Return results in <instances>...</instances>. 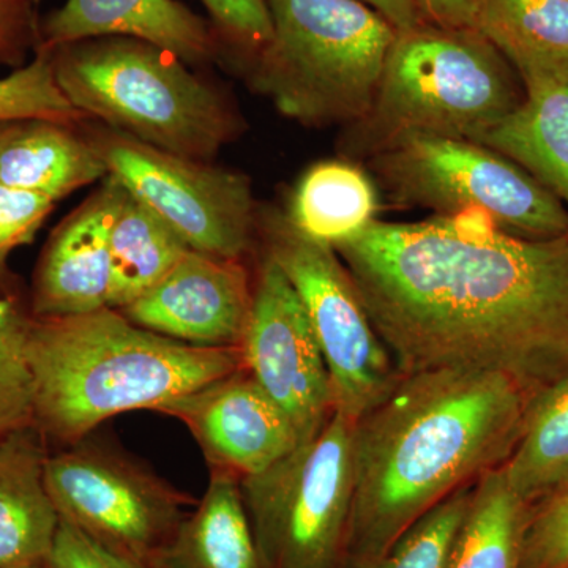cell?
<instances>
[{
  "mask_svg": "<svg viewBox=\"0 0 568 568\" xmlns=\"http://www.w3.org/2000/svg\"><path fill=\"white\" fill-rule=\"evenodd\" d=\"M426 22L452 29H476L477 0H413Z\"/></svg>",
  "mask_w": 568,
  "mask_h": 568,
  "instance_id": "obj_34",
  "label": "cell"
},
{
  "mask_svg": "<svg viewBox=\"0 0 568 568\" xmlns=\"http://www.w3.org/2000/svg\"><path fill=\"white\" fill-rule=\"evenodd\" d=\"M51 51L70 103L114 132L207 163L237 132V118L222 97L156 44L103 37Z\"/></svg>",
  "mask_w": 568,
  "mask_h": 568,
  "instance_id": "obj_5",
  "label": "cell"
},
{
  "mask_svg": "<svg viewBox=\"0 0 568 568\" xmlns=\"http://www.w3.org/2000/svg\"><path fill=\"white\" fill-rule=\"evenodd\" d=\"M525 100L517 71L477 29L424 22L398 31L375 102L346 149L375 156L416 136L480 141Z\"/></svg>",
  "mask_w": 568,
  "mask_h": 568,
  "instance_id": "obj_4",
  "label": "cell"
},
{
  "mask_svg": "<svg viewBox=\"0 0 568 568\" xmlns=\"http://www.w3.org/2000/svg\"><path fill=\"white\" fill-rule=\"evenodd\" d=\"M521 568H568V481L530 507Z\"/></svg>",
  "mask_w": 568,
  "mask_h": 568,
  "instance_id": "obj_29",
  "label": "cell"
},
{
  "mask_svg": "<svg viewBox=\"0 0 568 568\" xmlns=\"http://www.w3.org/2000/svg\"><path fill=\"white\" fill-rule=\"evenodd\" d=\"M474 485L458 489L437 504L396 538L379 558L349 568H447Z\"/></svg>",
  "mask_w": 568,
  "mask_h": 568,
  "instance_id": "obj_28",
  "label": "cell"
},
{
  "mask_svg": "<svg viewBox=\"0 0 568 568\" xmlns=\"http://www.w3.org/2000/svg\"><path fill=\"white\" fill-rule=\"evenodd\" d=\"M190 429L213 470L260 476L302 440L286 413L242 366L164 410Z\"/></svg>",
  "mask_w": 568,
  "mask_h": 568,
  "instance_id": "obj_14",
  "label": "cell"
},
{
  "mask_svg": "<svg viewBox=\"0 0 568 568\" xmlns=\"http://www.w3.org/2000/svg\"><path fill=\"white\" fill-rule=\"evenodd\" d=\"M47 566L48 568H133L132 564L111 555L62 519Z\"/></svg>",
  "mask_w": 568,
  "mask_h": 568,
  "instance_id": "obj_33",
  "label": "cell"
},
{
  "mask_svg": "<svg viewBox=\"0 0 568 568\" xmlns=\"http://www.w3.org/2000/svg\"><path fill=\"white\" fill-rule=\"evenodd\" d=\"M253 295L241 261L189 250L152 290L119 312L183 345L239 349Z\"/></svg>",
  "mask_w": 568,
  "mask_h": 568,
  "instance_id": "obj_13",
  "label": "cell"
},
{
  "mask_svg": "<svg viewBox=\"0 0 568 568\" xmlns=\"http://www.w3.org/2000/svg\"><path fill=\"white\" fill-rule=\"evenodd\" d=\"M28 351L36 426L71 446L108 418L140 409L164 414L242 368L239 349L183 345L112 308L32 316Z\"/></svg>",
  "mask_w": 568,
  "mask_h": 568,
  "instance_id": "obj_3",
  "label": "cell"
},
{
  "mask_svg": "<svg viewBox=\"0 0 568 568\" xmlns=\"http://www.w3.org/2000/svg\"><path fill=\"white\" fill-rule=\"evenodd\" d=\"M47 458L36 425L0 439V568L50 558L61 517L44 480Z\"/></svg>",
  "mask_w": 568,
  "mask_h": 568,
  "instance_id": "obj_17",
  "label": "cell"
},
{
  "mask_svg": "<svg viewBox=\"0 0 568 568\" xmlns=\"http://www.w3.org/2000/svg\"><path fill=\"white\" fill-rule=\"evenodd\" d=\"M528 403L500 373L403 375L354 422L353 507L339 568L379 558L437 504L506 465Z\"/></svg>",
  "mask_w": 568,
  "mask_h": 568,
  "instance_id": "obj_2",
  "label": "cell"
},
{
  "mask_svg": "<svg viewBox=\"0 0 568 568\" xmlns=\"http://www.w3.org/2000/svg\"><path fill=\"white\" fill-rule=\"evenodd\" d=\"M379 11L396 31H409L426 22L413 0H362Z\"/></svg>",
  "mask_w": 568,
  "mask_h": 568,
  "instance_id": "obj_35",
  "label": "cell"
},
{
  "mask_svg": "<svg viewBox=\"0 0 568 568\" xmlns=\"http://www.w3.org/2000/svg\"><path fill=\"white\" fill-rule=\"evenodd\" d=\"M132 566H133V564H132ZM133 568H148V567L133 566Z\"/></svg>",
  "mask_w": 568,
  "mask_h": 568,
  "instance_id": "obj_38",
  "label": "cell"
},
{
  "mask_svg": "<svg viewBox=\"0 0 568 568\" xmlns=\"http://www.w3.org/2000/svg\"><path fill=\"white\" fill-rule=\"evenodd\" d=\"M129 192L108 175L51 234L37 265L32 316L65 317L108 308L111 231Z\"/></svg>",
  "mask_w": 568,
  "mask_h": 568,
  "instance_id": "obj_15",
  "label": "cell"
},
{
  "mask_svg": "<svg viewBox=\"0 0 568 568\" xmlns=\"http://www.w3.org/2000/svg\"><path fill=\"white\" fill-rule=\"evenodd\" d=\"M220 40L239 50H263L274 37L267 0H201Z\"/></svg>",
  "mask_w": 568,
  "mask_h": 568,
  "instance_id": "obj_30",
  "label": "cell"
},
{
  "mask_svg": "<svg viewBox=\"0 0 568 568\" xmlns=\"http://www.w3.org/2000/svg\"><path fill=\"white\" fill-rule=\"evenodd\" d=\"M503 470L530 507L567 484L568 376L529 399L521 436Z\"/></svg>",
  "mask_w": 568,
  "mask_h": 568,
  "instance_id": "obj_24",
  "label": "cell"
},
{
  "mask_svg": "<svg viewBox=\"0 0 568 568\" xmlns=\"http://www.w3.org/2000/svg\"><path fill=\"white\" fill-rule=\"evenodd\" d=\"M54 204L41 194L0 183V267L14 248L31 244Z\"/></svg>",
  "mask_w": 568,
  "mask_h": 568,
  "instance_id": "obj_31",
  "label": "cell"
},
{
  "mask_svg": "<svg viewBox=\"0 0 568 568\" xmlns=\"http://www.w3.org/2000/svg\"><path fill=\"white\" fill-rule=\"evenodd\" d=\"M11 125H13V123H0V144H2L7 134H9Z\"/></svg>",
  "mask_w": 568,
  "mask_h": 568,
  "instance_id": "obj_36",
  "label": "cell"
},
{
  "mask_svg": "<svg viewBox=\"0 0 568 568\" xmlns=\"http://www.w3.org/2000/svg\"><path fill=\"white\" fill-rule=\"evenodd\" d=\"M274 37L253 82L305 125L353 123L375 102L396 29L362 0H267Z\"/></svg>",
  "mask_w": 568,
  "mask_h": 568,
  "instance_id": "obj_6",
  "label": "cell"
},
{
  "mask_svg": "<svg viewBox=\"0 0 568 568\" xmlns=\"http://www.w3.org/2000/svg\"><path fill=\"white\" fill-rule=\"evenodd\" d=\"M402 375L476 369L532 398L568 376V235L478 215L373 222L334 246Z\"/></svg>",
  "mask_w": 568,
  "mask_h": 568,
  "instance_id": "obj_1",
  "label": "cell"
},
{
  "mask_svg": "<svg viewBox=\"0 0 568 568\" xmlns=\"http://www.w3.org/2000/svg\"><path fill=\"white\" fill-rule=\"evenodd\" d=\"M267 234V256L293 284L312 323L331 376L335 413L357 422L403 375L338 253L298 234L286 216H274Z\"/></svg>",
  "mask_w": 568,
  "mask_h": 568,
  "instance_id": "obj_9",
  "label": "cell"
},
{
  "mask_svg": "<svg viewBox=\"0 0 568 568\" xmlns=\"http://www.w3.org/2000/svg\"><path fill=\"white\" fill-rule=\"evenodd\" d=\"M377 209L375 185L361 168L323 162L298 182L286 220L298 234L334 248L376 222Z\"/></svg>",
  "mask_w": 568,
  "mask_h": 568,
  "instance_id": "obj_22",
  "label": "cell"
},
{
  "mask_svg": "<svg viewBox=\"0 0 568 568\" xmlns=\"http://www.w3.org/2000/svg\"><path fill=\"white\" fill-rule=\"evenodd\" d=\"M388 192L444 216L478 215L508 235H568V211L514 160L476 141L416 136L372 156Z\"/></svg>",
  "mask_w": 568,
  "mask_h": 568,
  "instance_id": "obj_7",
  "label": "cell"
},
{
  "mask_svg": "<svg viewBox=\"0 0 568 568\" xmlns=\"http://www.w3.org/2000/svg\"><path fill=\"white\" fill-rule=\"evenodd\" d=\"M44 480L62 521L133 566L162 567L185 497L112 448L88 443L50 457Z\"/></svg>",
  "mask_w": 568,
  "mask_h": 568,
  "instance_id": "obj_10",
  "label": "cell"
},
{
  "mask_svg": "<svg viewBox=\"0 0 568 568\" xmlns=\"http://www.w3.org/2000/svg\"><path fill=\"white\" fill-rule=\"evenodd\" d=\"M476 29L521 82L568 70V0H477Z\"/></svg>",
  "mask_w": 568,
  "mask_h": 568,
  "instance_id": "obj_21",
  "label": "cell"
},
{
  "mask_svg": "<svg viewBox=\"0 0 568 568\" xmlns=\"http://www.w3.org/2000/svg\"><path fill=\"white\" fill-rule=\"evenodd\" d=\"M7 568H48L47 562L44 564H28V566H17Z\"/></svg>",
  "mask_w": 568,
  "mask_h": 568,
  "instance_id": "obj_37",
  "label": "cell"
},
{
  "mask_svg": "<svg viewBox=\"0 0 568 568\" xmlns=\"http://www.w3.org/2000/svg\"><path fill=\"white\" fill-rule=\"evenodd\" d=\"M529 514L503 467L485 474L474 485L447 568H521Z\"/></svg>",
  "mask_w": 568,
  "mask_h": 568,
  "instance_id": "obj_23",
  "label": "cell"
},
{
  "mask_svg": "<svg viewBox=\"0 0 568 568\" xmlns=\"http://www.w3.org/2000/svg\"><path fill=\"white\" fill-rule=\"evenodd\" d=\"M160 568H265L239 478L212 469L203 499L183 518Z\"/></svg>",
  "mask_w": 568,
  "mask_h": 568,
  "instance_id": "obj_20",
  "label": "cell"
},
{
  "mask_svg": "<svg viewBox=\"0 0 568 568\" xmlns=\"http://www.w3.org/2000/svg\"><path fill=\"white\" fill-rule=\"evenodd\" d=\"M31 320L17 295L0 293V439L36 425V381L28 351Z\"/></svg>",
  "mask_w": 568,
  "mask_h": 568,
  "instance_id": "obj_26",
  "label": "cell"
},
{
  "mask_svg": "<svg viewBox=\"0 0 568 568\" xmlns=\"http://www.w3.org/2000/svg\"><path fill=\"white\" fill-rule=\"evenodd\" d=\"M84 119L58 84L48 48L39 47L31 62L0 78V123L51 121L77 125Z\"/></svg>",
  "mask_w": 568,
  "mask_h": 568,
  "instance_id": "obj_27",
  "label": "cell"
},
{
  "mask_svg": "<svg viewBox=\"0 0 568 568\" xmlns=\"http://www.w3.org/2000/svg\"><path fill=\"white\" fill-rule=\"evenodd\" d=\"M108 175L92 141L82 140L67 123H13L0 144V183L54 203Z\"/></svg>",
  "mask_w": 568,
  "mask_h": 568,
  "instance_id": "obj_19",
  "label": "cell"
},
{
  "mask_svg": "<svg viewBox=\"0 0 568 568\" xmlns=\"http://www.w3.org/2000/svg\"><path fill=\"white\" fill-rule=\"evenodd\" d=\"M40 37V47L48 50L130 37L156 44L185 63L212 61L220 50L213 26L179 0H65L41 18Z\"/></svg>",
  "mask_w": 568,
  "mask_h": 568,
  "instance_id": "obj_16",
  "label": "cell"
},
{
  "mask_svg": "<svg viewBox=\"0 0 568 568\" xmlns=\"http://www.w3.org/2000/svg\"><path fill=\"white\" fill-rule=\"evenodd\" d=\"M239 351L242 366L291 418L302 443L313 439L335 413L331 376L305 306L271 256Z\"/></svg>",
  "mask_w": 568,
  "mask_h": 568,
  "instance_id": "obj_12",
  "label": "cell"
},
{
  "mask_svg": "<svg viewBox=\"0 0 568 568\" xmlns=\"http://www.w3.org/2000/svg\"><path fill=\"white\" fill-rule=\"evenodd\" d=\"M354 422L334 413L313 439L241 480L265 568H339L353 507Z\"/></svg>",
  "mask_w": 568,
  "mask_h": 568,
  "instance_id": "obj_8",
  "label": "cell"
},
{
  "mask_svg": "<svg viewBox=\"0 0 568 568\" xmlns=\"http://www.w3.org/2000/svg\"><path fill=\"white\" fill-rule=\"evenodd\" d=\"M523 85L518 110L478 142L525 168L568 211V70Z\"/></svg>",
  "mask_w": 568,
  "mask_h": 568,
  "instance_id": "obj_18",
  "label": "cell"
},
{
  "mask_svg": "<svg viewBox=\"0 0 568 568\" xmlns=\"http://www.w3.org/2000/svg\"><path fill=\"white\" fill-rule=\"evenodd\" d=\"M189 250L181 235L129 193L111 231L108 308H125L148 293Z\"/></svg>",
  "mask_w": 568,
  "mask_h": 568,
  "instance_id": "obj_25",
  "label": "cell"
},
{
  "mask_svg": "<svg viewBox=\"0 0 568 568\" xmlns=\"http://www.w3.org/2000/svg\"><path fill=\"white\" fill-rule=\"evenodd\" d=\"M108 173L181 235L190 250L237 260L253 242L254 200L245 175L160 151L119 132L93 138Z\"/></svg>",
  "mask_w": 568,
  "mask_h": 568,
  "instance_id": "obj_11",
  "label": "cell"
},
{
  "mask_svg": "<svg viewBox=\"0 0 568 568\" xmlns=\"http://www.w3.org/2000/svg\"><path fill=\"white\" fill-rule=\"evenodd\" d=\"M40 0H0V63L24 65L41 43Z\"/></svg>",
  "mask_w": 568,
  "mask_h": 568,
  "instance_id": "obj_32",
  "label": "cell"
}]
</instances>
